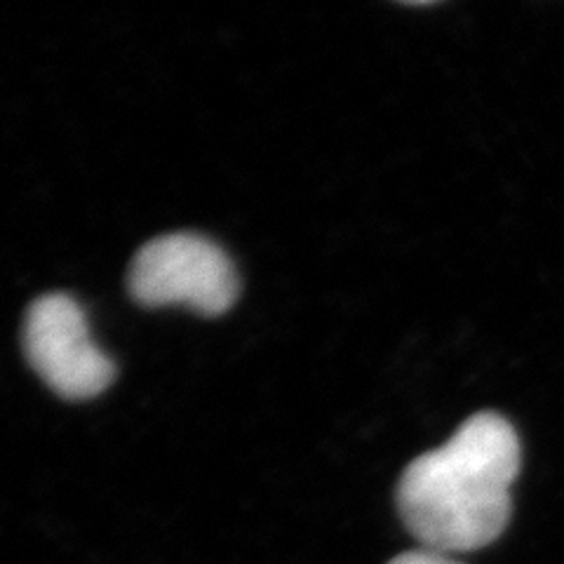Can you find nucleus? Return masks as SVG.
Returning a JSON list of instances; mask_svg holds the SVG:
<instances>
[{
	"instance_id": "nucleus-1",
	"label": "nucleus",
	"mask_w": 564,
	"mask_h": 564,
	"mask_svg": "<svg viewBox=\"0 0 564 564\" xmlns=\"http://www.w3.org/2000/svg\"><path fill=\"white\" fill-rule=\"evenodd\" d=\"M518 473L516 429L497 412H480L402 473L400 516L426 551H478L506 529Z\"/></svg>"
},
{
	"instance_id": "nucleus-4",
	"label": "nucleus",
	"mask_w": 564,
	"mask_h": 564,
	"mask_svg": "<svg viewBox=\"0 0 564 564\" xmlns=\"http://www.w3.org/2000/svg\"><path fill=\"white\" fill-rule=\"evenodd\" d=\"M391 564H458L449 555L433 553V551H416V553H404L395 557Z\"/></svg>"
},
{
	"instance_id": "nucleus-2",
	"label": "nucleus",
	"mask_w": 564,
	"mask_h": 564,
	"mask_svg": "<svg viewBox=\"0 0 564 564\" xmlns=\"http://www.w3.org/2000/svg\"><path fill=\"white\" fill-rule=\"evenodd\" d=\"M130 292L151 308L186 306L200 315H221L236 304L240 280L217 242L198 234H167L137 252Z\"/></svg>"
},
{
	"instance_id": "nucleus-3",
	"label": "nucleus",
	"mask_w": 564,
	"mask_h": 564,
	"mask_svg": "<svg viewBox=\"0 0 564 564\" xmlns=\"http://www.w3.org/2000/svg\"><path fill=\"white\" fill-rule=\"evenodd\" d=\"M24 350L35 375L68 400L97 398L116 379V367L95 344L83 306L68 294H45L31 304Z\"/></svg>"
}]
</instances>
